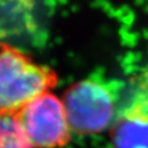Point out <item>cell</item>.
Masks as SVG:
<instances>
[{
  "instance_id": "obj_3",
  "label": "cell",
  "mask_w": 148,
  "mask_h": 148,
  "mask_svg": "<svg viewBox=\"0 0 148 148\" xmlns=\"http://www.w3.org/2000/svg\"><path fill=\"white\" fill-rule=\"evenodd\" d=\"M14 116L35 148H64L73 139L63 100L52 91L37 95Z\"/></svg>"
},
{
  "instance_id": "obj_6",
  "label": "cell",
  "mask_w": 148,
  "mask_h": 148,
  "mask_svg": "<svg viewBox=\"0 0 148 148\" xmlns=\"http://www.w3.org/2000/svg\"><path fill=\"white\" fill-rule=\"evenodd\" d=\"M0 148H35L23 133L14 114H0Z\"/></svg>"
},
{
  "instance_id": "obj_2",
  "label": "cell",
  "mask_w": 148,
  "mask_h": 148,
  "mask_svg": "<svg viewBox=\"0 0 148 148\" xmlns=\"http://www.w3.org/2000/svg\"><path fill=\"white\" fill-rule=\"evenodd\" d=\"M58 75L24 51L0 42V114H16L37 95L52 91Z\"/></svg>"
},
{
  "instance_id": "obj_5",
  "label": "cell",
  "mask_w": 148,
  "mask_h": 148,
  "mask_svg": "<svg viewBox=\"0 0 148 148\" xmlns=\"http://www.w3.org/2000/svg\"><path fill=\"white\" fill-rule=\"evenodd\" d=\"M36 0H0V42L19 38L36 30Z\"/></svg>"
},
{
  "instance_id": "obj_4",
  "label": "cell",
  "mask_w": 148,
  "mask_h": 148,
  "mask_svg": "<svg viewBox=\"0 0 148 148\" xmlns=\"http://www.w3.org/2000/svg\"><path fill=\"white\" fill-rule=\"evenodd\" d=\"M109 132L113 148H148V67L133 78Z\"/></svg>"
},
{
  "instance_id": "obj_1",
  "label": "cell",
  "mask_w": 148,
  "mask_h": 148,
  "mask_svg": "<svg viewBox=\"0 0 148 148\" xmlns=\"http://www.w3.org/2000/svg\"><path fill=\"white\" fill-rule=\"evenodd\" d=\"M125 84L102 75H91L65 90L62 100L74 135L110 131L125 97Z\"/></svg>"
}]
</instances>
